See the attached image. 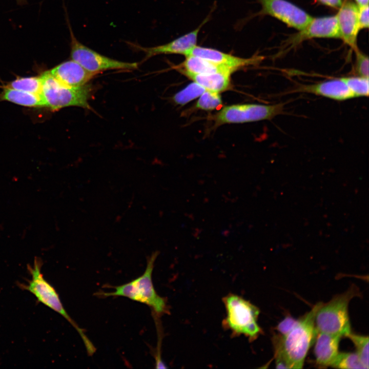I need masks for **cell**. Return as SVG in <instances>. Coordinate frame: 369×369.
<instances>
[{
	"instance_id": "cell-22",
	"label": "cell",
	"mask_w": 369,
	"mask_h": 369,
	"mask_svg": "<svg viewBox=\"0 0 369 369\" xmlns=\"http://www.w3.org/2000/svg\"><path fill=\"white\" fill-rule=\"evenodd\" d=\"M331 366L342 369H365L356 353H339Z\"/></svg>"
},
{
	"instance_id": "cell-6",
	"label": "cell",
	"mask_w": 369,
	"mask_h": 369,
	"mask_svg": "<svg viewBox=\"0 0 369 369\" xmlns=\"http://www.w3.org/2000/svg\"><path fill=\"white\" fill-rule=\"evenodd\" d=\"M40 75L43 83L40 95L44 107L52 111L72 106L90 109L88 103L92 92L90 85L69 87L59 82L48 71Z\"/></svg>"
},
{
	"instance_id": "cell-12",
	"label": "cell",
	"mask_w": 369,
	"mask_h": 369,
	"mask_svg": "<svg viewBox=\"0 0 369 369\" xmlns=\"http://www.w3.org/2000/svg\"><path fill=\"white\" fill-rule=\"evenodd\" d=\"M336 15L339 38L353 50L358 48L357 36L360 30L358 21V6L351 1L342 3Z\"/></svg>"
},
{
	"instance_id": "cell-19",
	"label": "cell",
	"mask_w": 369,
	"mask_h": 369,
	"mask_svg": "<svg viewBox=\"0 0 369 369\" xmlns=\"http://www.w3.org/2000/svg\"><path fill=\"white\" fill-rule=\"evenodd\" d=\"M2 100L27 107H44L40 94L6 87L3 91Z\"/></svg>"
},
{
	"instance_id": "cell-5",
	"label": "cell",
	"mask_w": 369,
	"mask_h": 369,
	"mask_svg": "<svg viewBox=\"0 0 369 369\" xmlns=\"http://www.w3.org/2000/svg\"><path fill=\"white\" fill-rule=\"evenodd\" d=\"M222 301L227 313L222 322L224 327L230 330L234 336L243 335L250 341L256 339L262 332L257 322L259 309L233 294L227 295Z\"/></svg>"
},
{
	"instance_id": "cell-17",
	"label": "cell",
	"mask_w": 369,
	"mask_h": 369,
	"mask_svg": "<svg viewBox=\"0 0 369 369\" xmlns=\"http://www.w3.org/2000/svg\"><path fill=\"white\" fill-rule=\"evenodd\" d=\"M186 59L178 66L180 72L194 74H207L216 72H230L232 73L236 70L216 64L201 57L194 55L186 56Z\"/></svg>"
},
{
	"instance_id": "cell-11",
	"label": "cell",
	"mask_w": 369,
	"mask_h": 369,
	"mask_svg": "<svg viewBox=\"0 0 369 369\" xmlns=\"http://www.w3.org/2000/svg\"><path fill=\"white\" fill-rule=\"evenodd\" d=\"M208 20L206 19L195 30L165 44L145 47L132 43H127L135 50L143 52L145 54V60L160 54H182L186 56L196 46L199 32Z\"/></svg>"
},
{
	"instance_id": "cell-25",
	"label": "cell",
	"mask_w": 369,
	"mask_h": 369,
	"mask_svg": "<svg viewBox=\"0 0 369 369\" xmlns=\"http://www.w3.org/2000/svg\"><path fill=\"white\" fill-rule=\"evenodd\" d=\"M222 104L219 93L206 90L199 96L196 107L203 110H212L217 109Z\"/></svg>"
},
{
	"instance_id": "cell-15",
	"label": "cell",
	"mask_w": 369,
	"mask_h": 369,
	"mask_svg": "<svg viewBox=\"0 0 369 369\" xmlns=\"http://www.w3.org/2000/svg\"><path fill=\"white\" fill-rule=\"evenodd\" d=\"M300 90L339 101L355 97L342 77L302 86Z\"/></svg>"
},
{
	"instance_id": "cell-8",
	"label": "cell",
	"mask_w": 369,
	"mask_h": 369,
	"mask_svg": "<svg viewBox=\"0 0 369 369\" xmlns=\"http://www.w3.org/2000/svg\"><path fill=\"white\" fill-rule=\"evenodd\" d=\"M282 103L265 105L256 104L226 106L216 116V124H237L271 119L283 111Z\"/></svg>"
},
{
	"instance_id": "cell-10",
	"label": "cell",
	"mask_w": 369,
	"mask_h": 369,
	"mask_svg": "<svg viewBox=\"0 0 369 369\" xmlns=\"http://www.w3.org/2000/svg\"><path fill=\"white\" fill-rule=\"evenodd\" d=\"M261 10L258 14L274 17L298 30L304 28L313 18L300 8L286 0H258Z\"/></svg>"
},
{
	"instance_id": "cell-14",
	"label": "cell",
	"mask_w": 369,
	"mask_h": 369,
	"mask_svg": "<svg viewBox=\"0 0 369 369\" xmlns=\"http://www.w3.org/2000/svg\"><path fill=\"white\" fill-rule=\"evenodd\" d=\"M48 72L62 84L72 88L84 86L96 75L71 59L56 66Z\"/></svg>"
},
{
	"instance_id": "cell-27",
	"label": "cell",
	"mask_w": 369,
	"mask_h": 369,
	"mask_svg": "<svg viewBox=\"0 0 369 369\" xmlns=\"http://www.w3.org/2000/svg\"><path fill=\"white\" fill-rule=\"evenodd\" d=\"M298 321L299 320H296L291 316H286L279 323L276 329L281 335H285L297 324Z\"/></svg>"
},
{
	"instance_id": "cell-1",
	"label": "cell",
	"mask_w": 369,
	"mask_h": 369,
	"mask_svg": "<svg viewBox=\"0 0 369 369\" xmlns=\"http://www.w3.org/2000/svg\"><path fill=\"white\" fill-rule=\"evenodd\" d=\"M322 304L319 302L302 317L286 335L275 336V364L278 368H301L314 340L316 312Z\"/></svg>"
},
{
	"instance_id": "cell-28",
	"label": "cell",
	"mask_w": 369,
	"mask_h": 369,
	"mask_svg": "<svg viewBox=\"0 0 369 369\" xmlns=\"http://www.w3.org/2000/svg\"><path fill=\"white\" fill-rule=\"evenodd\" d=\"M359 7V6H358ZM358 21L360 29H367L369 26L368 5L359 7Z\"/></svg>"
},
{
	"instance_id": "cell-18",
	"label": "cell",
	"mask_w": 369,
	"mask_h": 369,
	"mask_svg": "<svg viewBox=\"0 0 369 369\" xmlns=\"http://www.w3.org/2000/svg\"><path fill=\"white\" fill-rule=\"evenodd\" d=\"M206 90L220 93L228 90L231 86L230 72H216L207 74H194L182 72Z\"/></svg>"
},
{
	"instance_id": "cell-13",
	"label": "cell",
	"mask_w": 369,
	"mask_h": 369,
	"mask_svg": "<svg viewBox=\"0 0 369 369\" xmlns=\"http://www.w3.org/2000/svg\"><path fill=\"white\" fill-rule=\"evenodd\" d=\"M188 55L198 56L216 64L230 67L236 70L244 67L257 65L264 58L262 56L257 54L250 58H242L215 49L197 45L190 51L187 56Z\"/></svg>"
},
{
	"instance_id": "cell-29",
	"label": "cell",
	"mask_w": 369,
	"mask_h": 369,
	"mask_svg": "<svg viewBox=\"0 0 369 369\" xmlns=\"http://www.w3.org/2000/svg\"><path fill=\"white\" fill-rule=\"evenodd\" d=\"M320 4L334 8H339L343 2L342 0H317Z\"/></svg>"
},
{
	"instance_id": "cell-2",
	"label": "cell",
	"mask_w": 369,
	"mask_h": 369,
	"mask_svg": "<svg viewBox=\"0 0 369 369\" xmlns=\"http://www.w3.org/2000/svg\"><path fill=\"white\" fill-rule=\"evenodd\" d=\"M159 252L155 251L148 258L146 269L140 276L127 283L112 287L113 291L101 295L125 297L147 304L158 316L168 313L167 300L157 293L152 281L154 262Z\"/></svg>"
},
{
	"instance_id": "cell-21",
	"label": "cell",
	"mask_w": 369,
	"mask_h": 369,
	"mask_svg": "<svg viewBox=\"0 0 369 369\" xmlns=\"http://www.w3.org/2000/svg\"><path fill=\"white\" fill-rule=\"evenodd\" d=\"M346 337L354 343L356 348V353L360 361L365 367L368 368V337L352 333L351 332Z\"/></svg>"
},
{
	"instance_id": "cell-9",
	"label": "cell",
	"mask_w": 369,
	"mask_h": 369,
	"mask_svg": "<svg viewBox=\"0 0 369 369\" xmlns=\"http://www.w3.org/2000/svg\"><path fill=\"white\" fill-rule=\"evenodd\" d=\"M314 38H339L336 16L313 17L310 23L299 32L291 35L281 45V51L286 52L303 42Z\"/></svg>"
},
{
	"instance_id": "cell-23",
	"label": "cell",
	"mask_w": 369,
	"mask_h": 369,
	"mask_svg": "<svg viewBox=\"0 0 369 369\" xmlns=\"http://www.w3.org/2000/svg\"><path fill=\"white\" fill-rule=\"evenodd\" d=\"M206 90L203 87L194 81L176 93L173 97V100L177 104L184 105L200 96Z\"/></svg>"
},
{
	"instance_id": "cell-16",
	"label": "cell",
	"mask_w": 369,
	"mask_h": 369,
	"mask_svg": "<svg viewBox=\"0 0 369 369\" xmlns=\"http://www.w3.org/2000/svg\"><path fill=\"white\" fill-rule=\"evenodd\" d=\"M341 337L325 333H317L314 353L318 365L323 367L331 366L339 353Z\"/></svg>"
},
{
	"instance_id": "cell-3",
	"label": "cell",
	"mask_w": 369,
	"mask_h": 369,
	"mask_svg": "<svg viewBox=\"0 0 369 369\" xmlns=\"http://www.w3.org/2000/svg\"><path fill=\"white\" fill-rule=\"evenodd\" d=\"M42 261L35 258L33 265L27 266L31 278L26 283H18V286L32 293L37 301L58 313L65 318L78 332L89 355H93L95 348L84 331L74 322L65 309L54 288L44 277L41 269Z\"/></svg>"
},
{
	"instance_id": "cell-20",
	"label": "cell",
	"mask_w": 369,
	"mask_h": 369,
	"mask_svg": "<svg viewBox=\"0 0 369 369\" xmlns=\"http://www.w3.org/2000/svg\"><path fill=\"white\" fill-rule=\"evenodd\" d=\"M42 77L29 76L18 77L11 81L7 87L30 93L40 94L42 87Z\"/></svg>"
},
{
	"instance_id": "cell-26",
	"label": "cell",
	"mask_w": 369,
	"mask_h": 369,
	"mask_svg": "<svg viewBox=\"0 0 369 369\" xmlns=\"http://www.w3.org/2000/svg\"><path fill=\"white\" fill-rule=\"evenodd\" d=\"M356 56L355 70L358 76L368 77V57L359 48L354 50Z\"/></svg>"
},
{
	"instance_id": "cell-7",
	"label": "cell",
	"mask_w": 369,
	"mask_h": 369,
	"mask_svg": "<svg viewBox=\"0 0 369 369\" xmlns=\"http://www.w3.org/2000/svg\"><path fill=\"white\" fill-rule=\"evenodd\" d=\"M70 57L88 71L97 74L109 70H132L138 68L137 63L120 61L100 53L86 46L76 38L70 25Z\"/></svg>"
},
{
	"instance_id": "cell-4",
	"label": "cell",
	"mask_w": 369,
	"mask_h": 369,
	"mask_svg": "<svg viewBox=\"0 0 369 369\" xmlns=\"http://www.w3.org/2000/svg\"><path fill=\"white\" fill-rule=\"evenodd\" d=\"M358 288L351 286L346 292L335 296L326 303H322L316 312L315 327L317 332L346 336L351 332L348 304L359 295Z\"/></svg>"
},
{
	"instance_id": "cell-24",
	"label": "cell",
	"mask_w": 369,
	"mask_h": 369,
	"mask_svg": "<svg viewBox=\"0 0 369 369\" xmlns=\"http://www.w3.org/2000/svg\"><path fill=\"white\" fill-rule=\"evenodd\" d=\"M355 97L368 96L369 91L368 77L360 76L342 77Z\"/></svg>"
}]
</instances>
